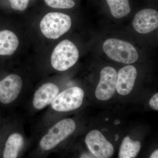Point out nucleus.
<instances>
[{
    "instance_id": "nucleus-6",
    "label": "nucleus",
    "mask_w": 158,
    "mask_h": 158,
    "mask_svg": "<svg viewBox=\"0 0 158 158\" xmlns=\"http://www.w3.org/2000/svg\"><path fill=\"white\" fill-rule=\"evenodd\" d=\"M117 79V73L115 69L110 66L103 68L95 90L96 98L101 101L110 99L116 92Z\"/></svg>"
},
{
    "instance_id": "nucleus-10",
    "label": "nucleus",
    "mask_w": 158,
    "mask_h": 158,
    "mask_svg": "<svg viewBox=\"0 0 158 158\" xmlns=\"http://www.w3.org/2000/svg\"><path fill=\"white\" fill-rule=\"evenodd\" d=\"M137 76L135 67L127 65L121 68L117 74L116 90L122 95H126L132 90Z\"/></svg>"
},
{
    "instance_id": "nucleus-1",
    "label": "nucleus",
    "mask_w": 158,
    "mask_h": 158,
    "mask_svg": "<svg viewBox=\"0 0 158 158\" xmlns=\"http://www.w3.org/2000/svg\"><path fill=\"white\" fill-rule=\"evenodd\" d=\"M72 26L69 15L58 12H50L40 21V28L42 34L48 39L56 40L64 35Z\"/></svg>"
},
{
    "instance_id": "nucleus-7",
    "label": "nucleus",
    "mask_w": 158,
    "mask_h": 158,
    "mask_svg": "<svg viewBox=\"0 0 158 158\" xmlns=\"http://www.w3.org/2000/svg\"><path fill=\"white\" fill-rule=\"evenodd\" d=\"M85 142L90 152L95 157L109 158L113 155L114 148L98 130H93L88 133Z\"/></svg>"
},
{
    "instance_id": "nucleus-14",
    "label": "nucleus",
    "mask_w": 158,
    "mask_h": 158,
    "mask_svg": "<svg viewBox=\"0 0 158 158\" xmlns=\"http://www.w3.org/2000/svg\"><path fill=\"white\" fill-rule=\"evenodd\" d=\"M140 141H134L129 137L124 138L119 148L118 158H133L136 157L141 149Z\"/></svg>"
},
{
    "instance_id": "nucleus-22",
    "label": "nucleus",
    "mask_w": 158,
    "mask_h": 158,
    "mask_svg": "<svg viewBox=\"0 0 158 158\" xmlns=\"http://www.w3.org/2000/svg\"><path fill=\"white\" fill-rule=\"evenodd\" d=\"M108 120H109V119H108V118H106V121H108Z\"/></svg>"
},
{
    "instance_id": "nucleus-19",
    "label": "nucleus",
    "mask_w": 158,
    "mask_h": 158,
    "mask_svg": "<svg viewBox=\"0 0 158 158\" xmlns=\"http://www.w3.org/2000/svg\"><path fill=\"white\" fill-rule=\"evenodd\" d=\"M150 158H158V150H156L154 152L152 153V154L150 157Z\"/></svg>"
},
{
    "instance_id": "nucleus-15",
    "label": "nucleus",
    "mask_w": 158,
    "mask_h": 158,
    "mask_svg": "<svg viewBox=\"0 0 158 158\" xmlns=\"http://www.w3.org/2000/svg\"><path fill=\"white\" fill-rule=\"evenodd\" d=\"M113 17L121 19L127 16L131 11L129 0H106Z\"/></svg>"
},
{
    "instance_id": "nucleus-4",
    "label": "nucleus",
    "mask_w": 158,
    "mask_h": 158,
    "mask_svg": "<svg viewBox=\"0 0 158 158\" xmlns=\"http://www.w3.org/2000/svg\"><path fill=\"white\" fill-rule=\"evenodd\" d=\"M76 125L73 119L66 118L59 121L49 130L40 140V145L43 150L52 149L74 132Z\"/></svg>"
},
{
    "instance_id": "nucleus-5",
    "label": "nucleus",
    "mask_w": 158,
    "mask_h": 158,
    "mask_svg": "<svg viewBox=\"0 0 158 158\" xmlns=\"http://www.w3.org/2000/svg\"><path fill=\"white\" fill-rule=\"evenodd\" d=\"M84 90L79 87H72L58 94L51 103L52 107L58 112H65L77 110L83 103Z\"/></svg>"
},
{
    "instance_id": "nucleus-12",
    "label": "nucleus",
    "mask_w": 158,
    "mask_h": 158,
    "mask_svg": "<svg viewBox=\"0 0 158 158\" xmlns=\"http://www.w3.org/2000/svg\"><path fill=\"white\" fill-rule=\"evenodd\" d=\"M19 45V40L12 31H0V55L11 56L15 52Z\"/></svg>"
},
{
    "instance_id": "nucleus-20",
    "label": "nucleus",
    "mask_w": 158,
    "mask_h": 158,
    "mask_svg": "<svg viewBox=\"0 0 158 158\" xmlns=\"http://www.w3.org/2000/svg\"><path fill=\"white\" fill-rule=\"evenodd\" d=\"M120 123V120H118V119H116V120H115V122H114V124L115 125H118Z\"/></svg>"
},
{
    "instance_id": "nucleus-11",
    "label": "nucleus",
    "mask_w": 158,
    "mask_h": 158,
    "mask_svg": "<svg viewBox=\"0 0 158 158\" xmlns=\"http://www.w3.org/2000/svg\"><path fill=\"white\" fill-rule=\"evenodd\" d=\"M58 86L53 83H48L40 86L34 94L33 101L34 107L42 110L50 104L59 93Z\"/></svg>"
},
{
    "instance_id": "nucleus-8",
    "label": "nucleus",
    "mask_w": 158,
    "mask_h": 158,
    "mask_svg": "<svg viewBox=\"0 0 158 158\" xmlns=\"http://www.w3.org/2000/svg\"><path fill=\"white\" fill-rule=\"evenodd\" d=\"M23 81L17 74H12L0 81V102L5 104L12 102L17 98L21 90Z\"/></svg>"
},
{
    "instance_id": "nucleus-16",
    "label": "nucleus",
    "mask_w": 158,
    "mask_h": 158,
    "mask_svg": "<svg viewBox=\"0 0 158 158\" xmlns=\"http://www.w3.org/2000/svg\"><path fill=\"white\" fill-rule=\"evenodd\" d=\"M47 6L56 9H70L76 5L75 0H43Z\"/></svg>"
},
{
    "instance_id": "nucleus-17",
    "label": "nucleus",
    "mask_w": 158,
    "mask_h": 158,
    "mask_svg": "<svg viewBox=\"0 0 158 158\" xmlns=\"http://www.w3.org/2000/svg\"><path fill=\"white\" fill-rule=\"evenodd\" d=\"M32 0H8L10 7L15 11H25L28 7Z\"/></svg>"
},
{
    "instance_id": "nucleus-21",
    "label": "nucleus",
    "mask_w": 158,
    "mask_h": 158,
    "mask_svg": "<svg viewBox=\"0 0 158 158\" xmlns=\"http://www.w3.org/2000/svg\"><path fill=\"white\" fill-rule=\"evenodd\" d=\"M118 139V135H116V136H115V141H117Z\"/></svg>"
},
{
    "instance_id": "nucleus-3",
    "label": "nucleus",
    "mask_w": 158,
    "mask_h": 158,
    "mask_svg": "<svg viewBox=\"0 0 158 158\" xmlns=\"http://www.w3.org/2000/svg\"><path fill=\"white\" fill-rule=\"evenodd\" d=\"M79 57L76 46L69 40H64L54 48L51 56V64L56 70L65 71L76 64Z\"/></svg>"
},
{
    "instance_id": "nucleus-18",
    "label": "nucleus",
    "mask_w": 158,
    "mask_h": 158,
    "mask_svg": "<svg viewBox=\"0 0 158 158\" xmlns=\"http://www.w3.org/2000/svg\"><path fill=\"white\" fill-rule=\"evenodd\" d=\"M151 107L154 110H158V94L156 93L151 98L149 101Z\"/></svg>"
},
{
    "instance_id": "nucleus-2",
    "label": "nucleus",
    "mask_w": 158,
    "mask_h": 158,
    "mask_svg": "<svg viewBox=\"0 0 158 158\" xmlns=\"http://www.w3.org/2000/svg\"><path fill=\"white\" fill-rule=\"evenodd\" d=\"M103 49L110 59L120 63L132 64L138 59V52L135 47L130 43L121 40H106L103 44Z\"/></svg>"
},
{
    "instance_id": "nucleus-9",
    "label": "nucleus",
    "mask_w": 158,
    "mask_h": 158,
    "mask_svg": "<svg viewBox=\"0 0 158 158\" xmlns=\"http://www.w3.org/2000/svg\"><path fill=\"white\" fill-rule=\"evenodd\" d=\"M132 25L138 33L146 34L152 32L158 27V11L152 9H146L138 11L134 17Z\"/></svg>"
},
{
    "instance_id": "nucleus-13",
    "label": "nucleus",
    "mask_w": 158,
    "mask_h": 158,
    "mask_svg": "<svg viewBox=\"0 0 158 158\" xmlns=\"http://www.w3.org/2000/svg\"><path fill=\"white\" fill-rule=\"evenodd\" d=\"M23 143V138L20 134L14 133L11 135L6 141L3 152V158H17Z\"/></svg>"
}]
</instances>
